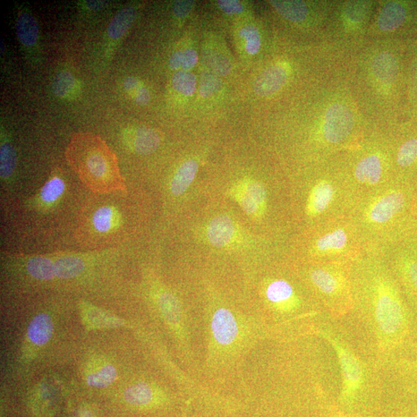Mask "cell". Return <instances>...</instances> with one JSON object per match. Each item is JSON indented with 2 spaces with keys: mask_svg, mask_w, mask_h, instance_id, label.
Returning <instances> with one entry per match:
<instances>
[{
  "mask_svg": "<svg viewBox=\"0 0 417 417\" xmlns=\"http://www.w3.org/2000/svg\"><path fill=\"white\" fill-rule=\"evenodd\" d=\"M115 211L112 207L99 208L93 217V227L98 232L105 233L112 229L114 224Z\"/></svg>",
  "mask_w": 417,
  "mask_h": 417,
  "instance_id": "37",
  "label": "cell"
},
{
  "mask_svg": "<svg viewBox=\"0 0 417 417\" xmlns=\"http://www.w3.org/2000/svg\"><path fill=\"white\" fill-rule=\"evenodd\" d=\"M198 163L194 159L186 160L178 167L170 185V190L174 195H181L189 189L198 174Z\"/></svg>",
  "mask_w": 417,
  "mask_h": 417,
  "instance_id": "16",
  "label": "cell"
},
{
  "mask_svg": "<svg viewBox=\"0 0 417 417\" xmlns=\"http://www.w3.org/2000/svg\"><path fill=\"white\" fill-rule=\"evenodd\" d=\"M417 160V139L406 142L399 148L397 156V164L401 167H408Z\"/></svg>",
  "mask_w": 417,
  "mask_h": 417,
  "instance_id": "38",
  "label": "cell"
},
{
  "mask_svg": "<svg viewBox=\"0 0 417 417\" xmlns=\"http://www.w3.org/2000/svg\"><path fill=\"white\" fill-rule=\"evenodd\" d=\"M54 324L47 314L41 313L30 323L28 333L30 341L37 345H44L53 335Z\"/></svg>",
  "mask_w": 417,
  "mask_h": 417,
  "instance_id": "18",
  "label": "cell"
},
{
  "mask_svg": "<svg viewBox=\"0 0 417 417\" xmlns=\"http://www.w3.org/2000/svg\"><path fill=\"white\" fill-rule=\"evenodd\" d=\"M76 86V81L72 74L68 72H62L56 75L52 89L58 97L64 98L69 96Z\"/></svg>",
  "mask_w": 417,
  "mask_h": 417,
  "instance_id": "34",
  "label": "cell"
},
{
  "mask_svg": "<svg viewBox=\"0 0 417 417\" xmlns=\"http://www.w3.org/2000/svg\"><path fill=\"white\" fill-rule=\"evenodd\" d=\"M396 275L417 308V258L408 257L396 262Z\"/></svg>",
  "mask_w": 417,
  "mask_h": 417,
  "instance_id": "14",
  "label": "cell"
},
{
  "mask_svg": "<svg viewBox=\"0 0 417 417\" xmlns=\"http://www.w3.org/2000/svg\"><path fill=\"white\" fill-rule=\"evenodd\" d=\"M354 126L351 110L343 104L331 105L325 115L323 135L331 144L344 141L350 135Z\"/></svg>",
  "mask_w": 417,
  "mask_h": 417,
  "instance_id": "7",
  "label": "cell"
},
{
  "mask_svg": "<svg viewBox=\"0 0 417 417\" xmlns=\"http://www.w3.org/2000/svg\"><path fill=\"white\" fill-rule=\"evenodd\" d=\"M159 307L165 319L173 326L181 321V308L176 297L168 292L161 294L159 297Z\"/></svg>",
  "mask_w": 417,
  "mask_h": 417,
  "instance_id": "29",
  "label": "cell"
},
{
  "mask_svg": "<svg viewBox=\"0 0 417 417\" xmlns=\"http://www.w3.org/2000/svg\"><path fill=\"white\" fill-rule=\"evenodd\" d=\"M406 197L401 190H389L374 198L365 210L364 218L372 227H382L405 209Z\"/></svg>",
  "mask_w": 417,
  "mask_h": 417,
  "instance_id": "5",
  "label": "cell"
},
{
  "mask_svg": "<svg viewBox=\"0 0 417 417\" xmlns=\"http://www.w3.org/2000/svg\"><path fill=\"white\" fill-rule=\"evenodd\" d=\"M353 308H358L379 350L394 353L409 346L411 312L392 275L376 261H361L350 270Z\"/></svg>",
  "mask_w": 417,
  "mask_h": 417,
  "instance_id": "1",
  "label": "cell"
},
{
  "mask_svg": "<svg viewBox=\"0 0 417 417\" xmlns=\"http://www.w3.org/2000/svg\"><path fill=\"white\" fill-rule=\"evenodd\" d=\"M116 378V369L112 365H107L98 372L90 374L87 377V384L92 387L105 388L112 385Z\"/></svg>",
  "mask_w": 417,
  "mask_h": 417,
  "instance_id": "31",
  "label": "cell"
},
{
  "mask_svg": "<svg viewBox=\"0 0 417 417\" xmlns=\"http://www.w3.org/2000/svg\"><path fill=\"white\" fill-rule=\"evenodd\" d=\"M229 193L251 217L258 219L265 215L267 192L261 183L251 178H244L236 183Z\"/></svg>",
  "mask_w": 417,
  "mask_h": 417,
  "instance_id": "6",
  "label": "cell"
},
{
  "mask_svg": "<svg viewBox=\"0 0 417 417\" xmlns=\"http://www.w3.org/2000/svg\"><path fill=\"white\" fill-rule=\"evenodd\" d=\"M207 236L212 246L224 249L239 244L242 237L235 221L226 215L218 216L211 221Z\"/></svg>",
  "mask_w": 417,
  "mask_h": 417,
  "instance_id": "8",
  "label": "cell"
},
{
  "mask_svg": "<svg viewBox=\"0 0 417 417\" xmlns=\"http://www.w3.org/2000/svg\"><path fill=\"white\" fill-rule=\"evenodd\" d=\"M279 15L288 21L300 23L307 18L309 8L302 1H270Z\"/></svg>",
  "mask_w": 417,
  "mask_h": 417,
  "instance_id": "22",
  "label": "cell"
},
{
  "mask_svg": "<svg viewBox=\"0 0 417 417\" xmlns=\"http://www.w3.org/2000/svg\"><path fill=\"white\" fill-rule=\"evenodd\" d=\"M222 88V81L215 73H207L202 76L199 84L200 96L210 98L217 95Z\"/></svg>",
  "mask_w": 417,
  "mask_h": 417,
  "instance_id": "35",
  "label": "cell"
},
{
  "mask_svg": "<svg viewBox=\"0 0 417 417\" xmlns=\"http://www.w3.org/2000/svg\"><path fill=\"white\" fill-rule=\"evenodd\" d=\"M151 99L149 91L144 86H141L135 91V102L140 106L147 105Z\"/></svg>",
  "mask_w": 417,
  "mask_h": 417,
  "instance_id": "40",
  "label": "cell"
},
{
  "mask_svg": "<svg viewBox=\"0 0 417 417\" xmlns=\"http://www.w3.org/2000/svg\"><path fill=\"white\" fill-rule=\"evenodd\" d=\"M16 164V152L11 144L4 143L0 147V175L6 178L12 176Z\"/></svg>",
  "mask_w": 417,
  "mask_h": 417,
  "instance_id": "32",
  "label": "cell"
},
{
  "mask_svg": "<svg viewBox=\"0 0 417 417\" xmlns=\"http://www.w3.org/2000/svg\"><path fill=\"white\" fill-rule=\"evenodd\" d=\"M265 297L268 302L279 312H291L299 305V299L294 287L285 280H271L265 289Z\"/></svg>",
  "mask_w": 417,
  "mask_h": 417,
  "instance_id": "10",
  "label": "cell"
},
{
  "mask_svg": "<svg viewBox=\"0 0 417 417\" xmlns=\"http://www.w3.org/2000/svg\"><path fill=\"white\" fill-rule=\"evenodd\" d=\"M372 70L380 81L391 82L394 81L396 74V59L390 54H380L374 59Z\"/></svg>",
  "mask_w": 417,
  "mask_h": 417,
  "instance_id": "24",
  "label": "cell"
},
{
  "mask_svg": "<svg viewBox=\"0 0 417 417\" xmlns=\"http://www.w3.org/2000/svg\"><path fill=\"white\" fill-rule=\"evenodd\" d=\"M236 319L233 313L226 309H219L215 312L211 321L212 336L217 344L227 348L232 346L236 341L239 329Z\"/></svg>",
  "mask_w": 417,
  "mask_h": 417,
  "instance_id": "11",
  "label": "cell"
},
{
  "mask_svg": "<svg viewBox=\"0 0 417 417\" xmlns=\"http://www.w3.org/2000/svg\"><path fill=\"white\" fill-rule=\"evenodd\" d=\"M124 397L127 404L142 407L154 401L155 392L146 382H137L125 389Z\"/></svg>",
  "mask_w": 417,
  "mask_h": 417,
  "instance_id": "23",
  "label": "cell"
},
{
  "mask_svg": "<svg viewBox=\"0 0 417 417\" xmlns=\"http://www.w3.org/2000/svg\"><path fill=\"white\" fill-rule=\"evenodd\" d=\"M289 75H290V69L287 65L284 64L271 65L260 74L255 80L253 91L260 97L273 96L284 87Z\"/></svg>",
  "mask_w": 417,
  "mask_h": 417,
  "instance_id": "9",
  "label": "cell"
},
{
  "mask_svg": "<svg viewBox=\"0 0 417 417\" xmlns=\"http://www.w3.org/2000/svg\"><path fill=\"white\" fill-rule=\"evenodd\" d=\"M340 262H319L309 271V280L314 292L334 313L343 314L353 308L350 270Z\"/></svg>",
  "mask_w": 417,
  "mask_h": 417,
  "instance_id": "2",
  "label": "cell"
},
{
  "mask_svg": "<svg viewBox=\"0 0 417 417\" xmlns=\"http://www.w3.org/2000/svg\"><path fill=\"white\" fill-rule=\"evenodd\" d=\"M65 189V184L62 178L55 177L51 178L42 187L40 198L42 202L52 203L62 197Z\"/></svg>",
  "mask_w": 417,
  "mask_h": 417,
  "instance_id": "36",
  "label": "cell"
},
{
  "mask_svg": "<svg viewBox=\"0 0 417 417\" xmlns=\"http://www.w3.org/2000/svg\"><path fill=\"white\" fill-rule=\"evenodd\" d=\"M90 166L93 173L97 175H101L104 173L105 166L103 160L101 159H93L91 161Z\"/></svg>",
  "mask_w": 417,
  "mask_h": 417,
  "instance_id": "41",
  "label": "cell"
},
{
  "mask_svg": "<svg viewBox=\"0 0 417 417\" xmlns=\"http://www.w3.org/2000/svg\"><path fill=\"white\" fill-rule=\"evenodd\" d=\"M160 137L157 132L148 127H140L134 132L132 147L140 155H149L160 146Z\"/></svg>",
  "mask_w": 417,
  "mask_h": 417,
  "instance_id": "19",
  "label": "cell"
},
{
  "mask_svg": "<svg viewBox=\"0 0 417 417\" xmlns=\"http://www.w3.org/2000/svg\"><path fill=\"white\" fill-rule=\"evenodd\" d=\"M54 263L55 275L62 279L78 276L85 268L84 261L78 257H64L58 258Z\"/></svg>",
  "mask_w": 417,
  "mask_h": 417,
  "instance_id": "27",
  "label": "cell"
},
{
  "mask_svg": "<svg viewBox=\"0 0 417 417\" xmlns=\"http://www.w3.org/2000/svg\"><path fill=\"white\" fill-rule=\"evenodd\" d=\"M337 195V189L333 183L321 181L311 190L306 205V212L311 217H317L333 205Z\"/></svg>",
  "mask_w": 417,
  "mask_h": 417,
  "instance_id": "12",
  "label": "cell"
},
{
  "mask_svg": "<svg viewBox=\"0 0 417 417\" xmlns=\"http://www.w3.org/2000/svg\"><path fill=\"white\" fill-rule=\"evenodd\" d=\"M136 10L133 6H127L118 11L108 27V36L112 39L122 38L135 21Z\"/></svg>",
  "mask_w": 417,
  "mask_h": 417,
  "instance_id": "21",
  "label": "cell"
},
{
  "mask_svg": "<svg viewBox=\"0 0 417 417\" xmlns=\"http://www.w3.org/2000/svg\"><path fill=\"white\" fill-rule=\"evenodd\" d=\"M198 54L193 48L177 50L170 57V69L176 72H191L198 62Z\"/></svg>",
  "mask_w": 417,
  "mask_h": 417,
  "instance_id": "26",
  "label": "cell"
},
{
  "mask_svg": "<svg viewBox=\"0 0 417 417\" xmlns=\"http://www.w3.org/2000/svg\"><path fill=\"white\" fill-rule=\"evenodd\" d=\"M16 34L21 44L31 47L36 44L39 35V25L37 19L28 12L21 13L17 17Z\"/></svg>",
  "mask_w": 417,
  "mask_h": 417,
  "instance_id": "20",
  "label": "cell"
},
{
  "mask_svg": "<svg viewBox=\"0 0 417 417\" xmlns=\"http://www.w3.org/2000/svg\"><path fill=\"white\" fill-rule=\"evenodd\" d=\"M382 164L377 155L365 157L359 161L355 169V177L360 183L367 185H376L381 181Z\"/></svg>",
  "mask_w": 417,
  "mask_h": 417,
  "instance_id": "15",
  "label": "cell"
},
{
  "mask_svg": "<svg viewBox=\"0 0 417 417\" xmlns=\"http://www.w3.org/2000/svg\"><path fill=\"white\" fill-rule=\"evenodd\" d=\"M194 6L193 1H176L173 7V13L178 19H185L192 13Z\"/></svg>",
  "mask_w": 417,
  "mask_h": 417,
  "instance_id": "39",
  "label": "cell"
},
{
  "mask_svg": "<svg viewBox=\"0 0 417 417\" xmlns=\"http://www.w3.org/2000/svg\"><path fill=\"white\" fill-rule=\"evenodd\" d=\"M29 274L34 278L48 280L55 275V263L47 258L37 257L30 259L27 263Z\"/></svg>",
  "mask_w": 417,
  "mask_h": 417,
  "instance_id": "30",
  "label": "cell"
},
{
  "mask_svg": "<svg viewBox=\"0 0 417 417\" xmlns=\"http://www.w3.org/2000/svg\"><path fill=\"white\" fill-rule=\"evenodd\" d=\"M235 39L241 53L245 56L252 57L260 52L263 42L261 33L253 22L240 23L235 32Z\"/></svg>",
  "mask_w": 417,
  "mask_h": 417,
  "instance_id": "13",
  "label": "cell"
},
{
  "mask_svg": "<svg viewBox=\"0 0 417 417\" xmlns=\"http://www.w3.org/2000/svg\"><path fill=\"white\" fill-rule=\"evenodd\" d=\"M198 78L192 72H176L172 78V86L180 95L190 98L198 90Z\"/></svg>",
  "mask_w": 417,
  "mask_h": 417,
  "instance_id": "28",
  "label": "cell"
},
{
  "mask_svg": "<svg viewBox=\"0 0 417 417\" xmlns=\"http://www.w3.org/2000/svg\"><path fill=\"white\" fill-rule=\"evenodd\" d=\"M406 17L404 6L396 2L387 4L379 13L378 27L382 31H393L404 23Z\"/></svg>",
  "mask_w": 417,
  "mask_h": 417,
  "instance_id": "17",
  "label": "cell"
},
{
  "mask_svg": "<svg viewBox=\"0 0 417 417\" xmlns=\"http://www.w3.org/2000/svg\"><path fill=\"white\" fill-rule=\"evenodd\" d=\"M215 4L220 12L229 17H244L249 14L251 6L249 4L238 0H219Z\"/></svg>",
  "mask_w": 417,
  "mask_h": 417,
  "instance_id": "33",
  "label": "cell"
},
{
  "mask_svg": "<svg viewBox=\"0 0 417 417\" xmlns=\"http://www.w3.org/2000/svg\"><path fill=\"white\" fill-rule=\"evenodd\" d=\"M357 246L354 229L340 221L319 228L311 241L309 253L319 262H338L340 259L352 257Z\"/></svg>",
  "mask_w": 417,
  "mask_h": 417,
  "instance_id": "3",
  "label": "cell"
},
{
  "mask_svg": "<svg viewBox=\"0 0 417 417\" xmlns=\"http://www.w3.org/2000/svg\"><path fill=\"white\" fill-rule=\"evenodd\" d=\"M86 6L92 11H98L101 8H103L105 6V2L104 1H98V0H90V1L85 2Z\"/></svg>",
  "mask_w": 417,
  "mask_h": 417,
  "instance_id": "43",
  "label": "cell"
},
{
  "mask_svg": "<svg viewBox=\"0 0 417 417\" xmlns=\"http://www.w3.org/2000/svg\"><path fill=\"white\" fill-rule=\"evenodd\" d=\"M331 346L338 357L342 374V389L340 399L344 403H350L360 393L367 381V373L360 360L343 343L331 337L324 331H321Z\"/></svg>",
  "mask_w": 417,
  "mask_h": 417,
  "instance_id": "4",
  "label": "cell"
},
{
  "mask_svg": "<svg viewBox=\"0 0 417 417\" xmlns=\"http://www.w3.org/2000/svg\"><path fill=\"white\" fill-rule=\"evenodd\" d=\"M411 353L407 358L399 362V370L404 384L411 389H417V342L411 345Z\"/></svg>",
  "mask_w": 417,
  "mask_h": 417,
  "instance_id": "25",
  "label": "cell"
},
{
  "mask_svg": "<svg viewBox=\"0 0 417 417\" xmlns=\"http://www.w3.org/2000/svg\"><path fill=\"white\" fill-rule=\"evenodd\" d=\"M141 86V84L137 79L130 76L124 81V88L127 91H136Z\"/></svg>",
  "mask_w": 417,
  "mask_h": 417,
  "instance_id": "42",
  "label": "cell"
}]
</instances>
